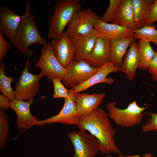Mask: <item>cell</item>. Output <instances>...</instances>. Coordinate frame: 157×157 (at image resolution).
<instances>
[{
    "instance_id": "obj_8",
    "label": "cell",
    "mask_w": 157,
    "mask_h": 157,
    "mask_svg": "<svg viewBox=\"0 0 157 157\" xmlns=\"http://www.w3.org/2000/svg\"><path fill=\"white\" fill-rule=\"evenodd\" d=\"M99 67H94L83 60H73L65 68L67 73L66 79L62 81L65 87L72 88L83 83L95 74Z\"/></svg>"
},
{
    "instance_id": "obj_21",
    "label": "cell",
    "mask_w": 157,
    "mask_h": 157,
    "mask_svg": "<svg viewBox=\"0 0 157 157\" xmlns=\"http://www.w3.org/2000/svg\"><path fill=\"white\" fill-rule=\"evenodd\" d=\"M154 0H132L134 19L137 29L146 25Z\"/></svg>"
},
{
    "instance_id": "obj_20",
    "label": "cell",
    "mask_w": 157,
    "mask_h": 157,
    "mask_svg": "<svg viewBox=\"0 0 157 157\" xmlns=\"http://www.w3.org/2000/svg\"><path fill=\"white\" fill-rule=\"evenodd\" d=\"M111 23L133 31L136 29L132 0H122Z\"/></svg>"
},
{
    "instance_id": "obj_27",
    "label": "cell",
    "mask_w": 157,
    "mask_h": 157,
    "mask_svg": "<svg viewBox=\"0 0 157 157\" xmlns=\"http://www.w3.org/2000/svg\"><path fill=\"white\" fill-rule=\"evenodd\" d=\"M61 81L58 78H55L52 81L54 87L53 97L55 98H71L74 97V94H69L68 89L61 82Z\"/></svg>"
},
{
    "instance_id": "obj_13",
    "label": "cell",
    "mask_w": 157,
    "mask_h": 157,
    "mask_svg": "<svg viewBox=\"0 0 157 157\" xmlns=\"http://www.w3.org/2000/svg\"><path fill=\"white\" fill-rule=\"evenodd\" d=\"M34 99L33 98L26 101L15 99L10 101V108L17 115L16 124L19 130H26L36 126L38 120L37 117L32 115L30 110Z\"/></svg>"
},
{
    "instance_id": "obj_23",
    "label": "cell",
    "mask_w": 157,
    "mask_h": 157,
    "mask_svg": "<svg viewBox=\"0 0 157 157\" xmlns=\"http://www.w3.org/2000/svg\"><path fill=\"white\" fill-rule=\"evenodd\" d=\"M138 44L140 58L138 69L147 70L149 65L154 57L155 51L149 42L142 40H139Z\"/></svg>"
},
{
    "instance_id": "obj_3",
    "label": "cell",
    "mask_w": 157,
    "mask_h": 157,
    "mask_svg": "<svg viewBox=\"0 0 157 157\" xmlns=\"http://www.w3.org/2000/svg\"><path fill=\"white\" fill-rule=\"evenodd\" d=\"M82 9L79 0H59L54 7L48 23V39H59L66 26L76 14Z\"/></svg>"
},
{
    "instance_id": "obj_14",
    "label": "cell",
    "mask_w": 157,
    "mask_h": 157,
    "mask_svg": "<svg viewBox=\"0 0 157 157\" xmlns=\"http://www.w3.org/2000/svg\"><path fill=\"white\" fill-rule=\"evenodd\" d=\"M118 71V67L114 63L109 62L100 67L98 71L86 82L72 88L68 89L69 94H74L86 90L91 87L97 84L105 83L109 85L113 84L115 79L112 77H107L111 73Z\"/></svg>"
},
{
    "instance_id": "obj_9",
    "label": "cell",
    "mask_w": 157,
    "mask_h": 157,
    "mask_svg": "<svg viewBox=\"0 0 157 157\" xmlns=\"http://www.w3.org/2000/svg\"><path fill=\"white\" fill-rule=\"evenodd\" d=\"M100 17L90 8L78 11L69 22L66 31L70 37L90 33Z\"/></svg>"
},
{
    "instance_id": "obj_35",
    "label": "cell",
    "mask_w": 157,
    "mask_h": 157,
    "mask_svg": "<svg viewBox=\"0 0 157 157\" xmlns=\"http://www.w3.org/2000/svg\"><path fill=\"white\" fill-rule=\"evenodd\" d=\"M103 157H112L109 155H107L104 156Z\"/></svg>"
},
{
    "instance_id": "obj_33",
    "label": "cell",
    "mask_w": 157,
    "mask_h": 157,
    "mask_svg": "<svg viewBox=\"0 0 157 157\" xmlns=\"http://www.w3.org/2000/svg\"><path fill=\"white\" fill-rule=\"evenodd\" d=\"M10 101L5 96L2 94L0 95V108L4 111H7L10 108Z\"/></svg>"
},
{
    "instance_id": "obj_15",
    "label": "cell",
    "mask_w": 157,
    "mask_h": 157,
    "mask_svg": "<svg viewBox=\"0 0 157 157\" xmlns=\"http://www.w3.org/2000/svg\"><path fill=\"white\" fill-rule=\"evenodd\" d=\"M106 94H89L78 93L74 94L78 113L82 118L94 113L102 102Z\"/></svg>"
},
{
    "instance_id": "obj_22",
    "label": "cell",
    "mask_w": 157,
    "mask_h": 157,
    "mask_svg": "<svg viewBox=\"0 0 157 157\" xmlns=\"http://www.w3.org/2000/svg\"><path fill=\"white\" fill-rule=\"evenodd\" d=\"M134 38L110 40V62L119 68Z\"/></svg>"
},
{
    "instance_id": "obj_18",
    "label": "cell",
    "mask_w": 157,
    "mask_h": 157,
    "mask_svg": "<svg viewBox=\"0 0 157 157\" xmlns=\"http://www.w3.org/2000/svg\"><path fill=\"white\" fill-rule=\"evenodd\" d=\"M85 60L89 65L94 67H99L110 62V41L98 38L91 52Z\"/></svg>"
},
{
    "instance_id": "obj_26",
    "label": "cell",
    "mask_w": 157,
    "mask_h": 157,
    "mask_svg": "<svg viewBox=\"0 0 157 157\" xmlns=\"http://www.w3.org/2000/svg\"><path fill=\"white\" fill-rule=\"evenodd\" d=\"M5 111L0 108V149L2 150L6 145L9 134L8 116Z\"/></svg>"
},
{
    "instance_id": "obj_17",
    "label": "cell",
    "mask_w": 157,
    "mask_h": 157,
    "mask_svg": "<svg viewBox=\"0 0 157 157\" xmlns=\"http://www.w3.org/2000/svg\"><path fill=\"white\" fill-rule=\"evenodd\" d=\"M94 28L98 31L100 37L109 41L134 38L133 31L116 24L104 22L100 18Z\"/></svg>"
},
{
    "instance_id": "obj_25",
    "label": "cell",
    "mask_w": 157,
    "mask_h": 157,
    "mask_svg": "<svg viewBox=\"0 0 157 157\" xmlns=\"http://www.w3.org/2000/svg\"><path fill=\"white\" fill-rule=\"evenodd\" d=\"M134 38L136 40H142L152 42L156 45L157 50V29L153 24L146 25L140 29L133 31Z\"/></svg>"
},
{
    "instance_id": "obj_28",
    "label": "cell",
    "mask_w": 157,
    "mask_h": 157,
    "mask_svg": "<svg viewBox=\"0 0 157 157\" xmlns=\"http://www.w3.org/2000/svg\"><path fill=\"white\" fill-rule=\"evenodd\" d=\"M122 0H110L108 6L103 14L101 20L103 22L108 23L112 22Z\"/></svg>"
},
{
    "instance_id": "obj_24",
    "label": "cell",
    "mask_w": 157,
    "mask_h": 157,
    "mask_svg": "<svg viewBox=\"0 0 157 157\" xmlns=\"http://www.w3.org/2000/svg\"><path fill=\"white\" fill-rule=\"evenodd\" d=\"M5 67L3 62L0 63V91L1 94L6 97L10 101L15 99L14 91L11 87L14 81L12 77L7 76L5 74Z\"/></svg>"
},
{
    "instance_id": "obj_11",
    "label": "cell",
    "mask_w": 157,
    "mask_h": 157,
    "mask_svg": "<svg viewBox=\"0 0 157 157\" xmlns=\"http://www.w3.org/2000/svg\"><path fill=\"white\" fill-rule=\"evenodd\" d=\"M51 44L55 57L63 67L65 68L71 62L74 60L75 46L66 31L59 39H53Z\"/></svg>"
},
{
    "instance_id": "obj_19",
    "label": "cell",
    "mask_w": 157,
    "mask_h": 157,
    "mask_svg": "<svg viewBox=\"0 0 157 157\" xmlns=\"http://www.w3.org/2000/svg\"><path fill=\"white\" fill-rule=\"evenodd\" d=\"M135 39L131 43L124 56L118 71L123 73L129 81L134 79L135 72L138 69L140 58L138 42Z\"/></svg>"
},
{
    "instance_id": "obj_29",
    "label": "cell",
    "mask_w": 157,
    "mask_h": 157,
    "mask_svg": "<svg viewBox=\"0 0 157 157\" xmlns=\"http://www.w3.org/2000/svg\"><path fill=\"white\" fill-rule=\"evenodd\" d=\"M150 116L147 122L142 127L141 130L144 133L154 131L157 132V113L147 112L146 113Z\"/></svg>"
},
{
    "instance_id": "obj_10",
    "label": "cell",
    "mask_w": 157,
    "mask_h": 157,
    "mask_svg": "<svg viewBox=\"0 0 157 157\" xmlns=\"http://www.w3.org/2000/svg\"><path fill=\"white\" fill-rule=\"evenodd\" d=\"M64 104L58 113L41 120H38L36 126H42L47 124L61 123L77 126L81 118L77 112L74 97L64 99Z\"/></svg>"
},
{
    "instance_id": "obj_31",
    "label": "cell",
    "mask_w": 157,
    "mask_h": 157,
    "mask_svg": "<svg viewBox=\"0 0 157 157\" xmlns=\"http://www.w3.org/2000/svg\"><path fill=\"white\" fill-rule=\"evenodd\" d=\"M148 73L150 74L152 80L157 81V50L155 51L154 56L148 68Z\"/></svg>"
},
{
    "instance_id": "obj_7",
    "label": "cell",
    "mask_w": 157,
    "mask_h": 157,
    "mask_svg": "<svg viewBox=\"0 0 157 157\" xmlns=\"http://www.w3.org/2000/svg\"><path fill=\"white\" fill-rule=\"evenodd\" d=\"M67 136L74 149L73 157H94L99 150L98 140L85 131H72L68 133Z\"/></svg>"
},
{
    "instance_id": "obj_4",
    "label": "cell",
    "mask_w": 157,
    "mask_h": 157,
    "mask_svg": "<svg viewBox=\"0 0 157 157\" xmlns=\"http://www.w3.org/2000/svg\"><path fill=\"white\" fill-rule=\"evenodd\" d=\"M116 103L110 101L107 105L109 117L118 126L131 128L138 125L141 122L142 112L148 106H140L135 100L129 104L126 108L121 109L116 106Z\"/></svg>"
},
{
    "instance_id": "obj_30",
    "label": "cell",
    "mask_w": 157,
    "mask_h": 157,
    "mask_svg": "<svg viewBox=\"0 0 157 157\" xmlns=\"http://www.w3.org/2000/svg\"><path fill=\"white\" fill-rule=\"evenodd\" d=\"M3 35L0 33V63L2 62L10 49V43L8 41L4 39Z\"/></svg>"
},
{
    "instance_id": "obj_34",
    "label": "cell",
    "mask_w": 157,
    "mask_h": 157,
    "mask_svg": "<svg viewBox=\"0 0 157 157\" xmlns=\"http://www.w3.org/2000/svg\"><path fill=\"white\" fill-rule=\"evenodd\" d=\"M117 157H141L139 154H136L133 156H124L122 155H119ZM142 157H154V156L151 153H146L143 154Z\"/></svg>"
},
{
    "instance_id": "obj_5",
    "label": "cell",
    "mask_w": 157,
    "mask_h": 157,
    "mask_svg": "<svg viewBox=\"0 0 157 157\" xmlns=\"http://www.w3.org/2000/svg\"><path fill=\"white\" fill-rule=\"evenodd\" d=\"M32 54L28 55L23 70L16 83L14 90L16 99L28 101L34 98L39 92L40 80L44 76L41 71L36 75L29 72L31 65L29 58Z\"/></svg>"
},
{
    "instance_id": "obj_2",
    "label": "cell",
    "mask_w": 157,
    "mask_h": 157,
    "mask_svg": "<svg viewBox=\"0 0 157 157\" xmlns=\"http://www.w3.org/2000/svg\"><path fill=\"white\" fill-rule=\"evenodd\" d=\"M30 1H27L26 6L25 13L23 15L22 20L17 29L15 39V47L21 53L28 55L34 51L29 48L35 44L44 45L49 42L42 37L39 32L38 28L30 11Z\"/></svg>"
},
{
    "instance_id": "obj_6",
    "label": "cell",
    "mask_w": 157,
    "mask_h": 157,
    "mask_svg": "<svg viewBox=\"0 0 157 157\" xmlns=\"http://www.w3.org/2000/svg\"><path fill=\"white\" fill-rule=\"evenodd\" d=\"M36 67L40 68L47 80L52 81L58 78L62 81L66 78L67 70L60 63L55 57L51 43L42 47L39 60L36 63Z\"/></svg>"
},
{
    "instance_id": "obj_1",
    "label": "cell",
    "mask_w": 157,
    "mask_h": 157,
    "mask_svg": "<svg viewBox=\"0 0 157 157\" xmlns=\"http://www.w3.org/2000/svg\"><path fill=\"white\" fill-rule=\"evenodd\" d=\"M109 117L108 114L99 108L92 114L82 117L76 126L79 130L88 131L97 139L101 152L107 155L111 152L122 155L116 145L114 139L116 131Z\"/></svg>"
},
{
    "instance_id": "obj_16",
    "label": "cell",
    "mask_w": 157,
    "mask_h": 157,
    "mask_svg": "<svg viewBox=\"0 0 157 157\" xmlns=\"http://www.w3.org/2000/svg\"><path fill=\"white\" fill-rule=\"evenodd\" d=\"M99 37H100L99 34L95 28L88 34L76 35L71 37L75 49L74 61L85 60L91 52Z\"/></svg>"
},
{
    "instance_id": "obj_32",
    "label": "cell",
    "mask_w": 157,
    "mask_h": 157,
    "mask_svg": "<svg viewBox=\"0 0 157 157\" xmlns=\"http://www.w3.org/2000/svg\"><path fill=\"white\" fill-rule=\"evenodd\" d=\"M157 21V0H154L146 22V25H151Z\"/></svg>"
},
{
    "instance_id": "obj_12",
    "label": "cell",
    "mask_w": 157,
    "mask_h": 157,
    "mask_svg": "<svg viewBox=\"0 0 157 157\" xmlns=\"http://www.w3.org/2000/svg\"><path fill=\"white\" fill-rule=\"evenodd\" d=\"M23 15L14 12L4 4L0 5V33L4 35L15 46L17 32Z\"/></svg>"
}]
</instances>
